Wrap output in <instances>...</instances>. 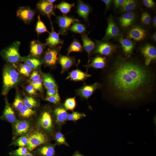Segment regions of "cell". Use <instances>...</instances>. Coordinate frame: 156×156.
I'll return each instance as SVG.
<instances>
[{"label":"cell","mask_w":156,"mask_h":156,"mask_svg":"<svg viewBox=\"0 0 156 156\" xmlns=\"http://www.w3.org/2000/svg\"><path fill=\"white\" fill-rule=\"evenodd\" d=\"M108 80L116 96L132 100L143 97L148 92L152 78L148 70L140 64L119 57L114 63Z\"/></svg>","instance_id":"obj_1"},{"label":"cell","mask_w":156,"mask_h":156,"mask_svg":"<svg viewBox=\"0 0 156 156\" xmlns=\"http://www.w3.org/2000/svg\"><path fill=\"white\" fill-rule=\"evenodd\" d=\"M3 86L2 94L6 95L9 90L19 84L22 78L13 64L9 63L4 66L3 74Z\"/></svg>","instance_id":"obj_2"},{"label":"cell","mask_w":156,"mask_h":156,"mask_svg":"<svg viewBox=\"0 0 156 156\" xmlns=\"http://www.w3.org/2000/svg\"><path fill=\"white\" fill-rule=\"evenodd\" d=\"M20 41H16L10 46L3 50L1 55L4 60L11 64H15L21 61L22 57L19 52Z\"/></svg>","instance_id":"obj_3"},{"label":"cell","mask_w":156,"mask_h":156,"mask_svg":"<svg viewBox=\"0 0 156 156\" xmlns=\"http://www.w3.org/2000/svg\"><path fill=\"white\" fill-rule=\"evenodd\" d=\"M49 139L47 135L43 132L36 131L28 136L27 148L30 151L38 146L47 143Z\"/></svg>","instance_id":"obj_4"},{"label":"cell","mask_w":156,"mask_h":156,"mask_svg":"<svg viewBox=\"0 0 156 156\" xmlns=\"http://www.w3.org/2000/svg\"><path fill=\"white\" fill-rule=\"evenodd\" d=\"M80 21L74 16L63 15L57 16L55 20L59 28V33L63 36L67 34L69 28L72 25Z\"/></svg>","instance_id":"obj_5"},{"label":"cell","mask_w":156,"mask_h":156,"mask_svg":"<svg viewBox=\"0 0 156 156\" xmlns=\"http://www.w3.org/2000/svg\"><path fill=\"white\" fill-rule=\"evenodd\" d=\"M107 20V26L103 40L107 41L112 38L119 39L122 38L121 34L111 14L109 15Z\"/></svg>","instance_id":"obj_6"},{"label":"cell","mask_w":156,"mask_h":156,"mask_svg":"<svg viewBox=\"0 0 156 156\" xmlns=\"http://www.w3.org/2000/svg\"><path fill=\"white\" fill-rule=\"evenodd\" d=\"M95 46L93 53H99L108 56L112 53L116 49L115 46L106 41H95Z\"/></svg>","instance_id":"obj_7"},{"label":"cell","mask_w":156,"mask_h":156,"mask_svg":"<svg viewBox=\"0 0 156 156\" xmlns=\"http://www.w3.org/2000/svg\"><path fill=\"white\" fill-rule=\"evenodd\" d=\"M62 48V45H60L55 47L48 48L44 53L43 62L49 66L55 65L57 61V55Z\"/></svg>","instance_id":"obj_8"},{"label":"cell","mask_w":156,"mask_h":156,"mask_svg":"<svg viewBox=\"0 0 156 156\" xmlns=\"http://www.w3.org/2000/svg\"><path fill=\"white\" fill-rule=\"evenodd\" d=\"M38 124L42 129L47 132H51L53 130V118L48 111H44L42 113L38 119Z\"/></svg>","instance_id":"obj_9"},{"label":"cell","mask_w":156,"mask_h":156,"mask_svg":"<svg viewBox=\"0 0 156 156\" xmlns=\"http://www.w3.org/2000/svg\"><path fill=\"white\" fill-rule=\"evenodd\" d=\"M36 8L41 14L47 16L49 19L51 15H55L53 4L49 3L47 0L39 1L37 4Z\"/></svg>","instance_id":"obj_10"},{"label":"cell","mask_w":156,"mask_h":156,"mask_svg":"<svg viewBox=\"0 0 156 156\" xmlns=\"http://www.w3.org/2000/svg\"><path fill=\"white\" fill-rule=\"evenodd\" d=\"M35 12L28 6L19 7L16 12L17 16L26 24H29L33 20Z\"/></svg>","instance_id":"obj_11"},{"label":"cell","mask_w":156,"mask_h":156,"mask_svg":"<svg viewBox=\"0 0 156 156\" xmlns=\"http://www.w3.org/2000/svg\"><path fill=\"white\" fill-rule=\"evenodd\" d=\"M50 20L51 30L49 33V35L44 44L46 47L48 46L50 48L55 47L59 46L62 45L64 43V41L60 38L59 36L60 34L57 33L54 30L53 23L51 19Z\"/></svg>","instance_id":"obj_12"},{"label":"cell","mask_w":156,"mask_h":156,"mask_svg":"<svg viewBox=\"0 0 156 156\" xmlns=\"http://www.w3.org/2000/svg\"><path fill=\"white\" fill-rule=\"evenodd\" d=\"M141 52L145 59V64L148 66L152 60L156 58V49L154 46L147 44L141 49Z\"/></svg>","instance_id":"obj_13"},{"label":"cell","mask_w":156,"mask_h":156,"mask_svg":"<svg viewBox=\"0 0 156 156\" xmlns=\"http://www.w3.org/2000/svg\"><path fill=\"white\" fill-rule=\"evenodd\" d=\"M55 121L59 128L66 122L68 114L66 109L62 106L55 108L54 111Z\"/></svg>","instance_id":"obj_14"},{"label":"cell","mask_w":156,"mask_h":156,"mask_svg":"<svg viewBox=\"0 0 156 156\" xmlns=\"http://www.w3.org/2000/svg\"><path fill=\"white\" fill-rule=\"evenodd\" d=\"M91 10V8L88 4L81 0L77 1L76 12L87 23L88 22V16Z\"/></svg>","instance_id":"obj_15"},{"label":"cell","mask_w":156,"mask_h":156,"mask_svg":"<svg viewBox=\"0 0 156 156\" xmlns=\"http://www.w3.org/2000/svg\"><path fill=\"white\" fill-rule=\"evenodd\" d=\"M5 105L0 119L12 123L16 121V117L13 110L10 106L7 98L5 99Z\"/></svg>","instance_id":"obj_16"},{"label":"cell","mask_w":156,"mask_h":156,"mask_svg":"<svg viewBox=\"0 0 156 156\" xmlns=\"http://www.w3.org/2000/svg\"><path fill=\"white\" fill-rule=\"evenodd\" d=\"M29 122L26 120L16 121L14 124V132L16 136L24 135L27 133L30 128Z\"/></svg>","instance_id":"obj_17"},{"label":"cell","mask_w":156,"mask_h":156,"mask_svg":"<svg viewBox=\"0 0 156 156\" xmlns=\"http://www.w3.org/2000/svg\"><path fill=\"white\" fill-rule=\"evenodd\" d=\"M146 35V31L142 27L136 26L132 27L129 31L128 37L136 41L143 40Z\"/></svg>","instance_id":"obj_18"},{"label":"cell","mask_w":156,"mask_h":156,"mask_svg":"<svg viewBox=\"0 0 156 156\" xmlns=\"http://www.w3.org/2000/svg\"><path fill=\"white\" fill-rule=\"evenodd\" d=\"M99 84L97 83L92 85H85L78 90L77 92L81 97L87 99L92 95L99 87Z\"/></svg>","instance_id":"obj_19"},{"label":"cell","mask_w":156,"mask_h":156,"mask_svg":"<svg viewBox=\"0 0 156 156\" xmlns=\"http://www.w3.org/2000/svg\"><path fill=\"white\" fill-rule=\"evenodd\" d=\"M45 47L44 44L39 40L31 41L30 44V55L39 57L42 54Z\"/></svg>","instance_id":"obj_20"},{"label":"cell","mask_w":156,"mask_h":156,"mask_svg":"<svg viewBox=\"0 0 156 156\" xmlns=\"http://www.w3.org/2000/svg\"><path fill=\"white\" fill-rule=\"evenodd\" d=\"M135 18V15L133 12H125L119 19L121 26L125 29L129 28L133 23Z\"/></svg>","instance_id":"obj_21"},{"label":"cell","mask_w":156,"mask_h":156,"mask_svg":"<svg viewBox=\"0 0 156 156\" xmlns=\"http://www.w3.org/2000/svg\"><path fill=\"white\" fill-rule=\"evenodd\" d=\"M21 61L24 62L32 70H36L39 68L43 63V61L39 57L31 55L22 57Z\"/></svg>","instance_id":"obj_22"},{"label":"cell","mask_w":156,"mask_h":156,"mask_svg":"<svg viewBox=\"0 0 156 156\" xmlns=\"http://www.w3.org/2000/svg\"><path fill=\"white\" fill-rule=\"evenodd\" d=\"M57 61L61 66L62 73H63L75 64V59L73 57L59 55Z\"/></svg>","instance_id":"obj_23"},{"label":"cell","mask_w":156,"mask_h":156,"mask_svg":"<svg viewBox=\"0 0 156 156\" xmlns=\"http://www.w3.org/2000/svg\"><path fill=\"white\" fill-rule=\"evenodd\" d=\"M81 39L83 42V48L88 53L89 59L91 53L94 50L95 45V42L89 38L86 33L81 34Z\"/></svg>","instance_id":"obj_24"},{"label":"cell","mask_w":156,"mask_h":156,"mask_svg":"<svg viewBox=\"0 0 156 156\" xmlns=\"http://www.w3.org/2000/svg\"><path fill=\"white\" fill-rule=\"evenodd\" d=\"M91 75L83 72L79 69L74 70L70 73L66 79L75 81H83Z\"/></svg>","instance_id":"obj_25"},{"label":"cell","mask_w":156,"mask_h":156,"mask_svg":"<svg viewBox=\"0 0 156 156\" xmlns=\"http://www.w3.org/2000/svg\"><path fill=\"white\" fill-rule=\"evenodd\" d=\"M119 41L122 46L124 53L126 56H129L132 53L135 44L133 42L127 39L122 38L119 39Z\"/></svg>","instance_id":"obj_26"},{"label":"cell","mask_w":156,"mask_h":156,"mask_svg":"<svg viewBox=\"0 0 156 156\" xmlns=\"http://www.w3.org/2000/svg\"><path fill=\"white\" fill-rule=\"evenodd\" d=\"M55 145L45 144L42 146L38 150V153L41 156H54L55 154Z\"/></svg>","instance_id":"obj_27"},{"label":"cell","mask_w":156,"mask_h":156,"mask_svg":"<svg viewBox=\"0 0 156 156\" xmlns=\"http://www.w3.org/2000/svg\"><path fill=\"white\" fill-rule=\"evenodd\" d=\"M42 83L47 89L50 88H57L55 82L50 75L42 73Z\"/></svg>","instance_id":"obj_28"},{"label":"cell","mask_w":156,"mask_h":156,"mask_svg":"<svg viewBox=\"0 0 156 156\" xmlns=\"http://www.w3.org/2000/svg\"><path fill=\"white\" fill-rule=\"evenodd\" d=\"M105 64L106 58L97 56L93 59L91 63L86 66L88 68L91 67L97 69H101L105 66Z\"/></svg>","instance_id":"obj_29"},{"label":"cell","mask_w":156,"mask_h":156,"mask_svg":"<svg viewBox=\"0 0 156 156\" xmlns=\"http://www.w3.org/2000/svg\"><path fill=\"white\" fill-rule=\"evenodd\" d=\"M75 3L70 4L65 1H62L58 4L54 5V8L60 10L63 15H66L70 12L71 8L74 7Z\"/></svg>","instance_id":"obj_30"},{"label":"cell","mask_w":156,"mask_h":156,"mask_svg":"<svg viewBox=\"0 0 156 156\" xmlns=\"http://www.w3.org/2000/svg\"><path fill=\"white\" fill-rule=\"evenodd\" d=\"M137 4L136 1L134 0H126L122 6L119 9L120 12H131L136 8Z\"/></svg>","instance_id":"obj_31"},{"label":"cell","mask_w":156,"mask_h":156,"mask_svg":"<svg viewBox=\"0 0 156 156\" xmlns=\"http://www.w3.org/2000/svg\"><path fill=\"white\" fill-rule=\"evenodd\" d=\"M83 49L82 46L79 41L74 38L73 40L71 42L67 49V55H68L72 52H81Z\"/></svg>","instance_id":"obj_32"},{"label":"cell","mask_w":156,"mask_h":156,"mask_svg":"<svg viewBox=\"0 0 156 156\" xmlns=\"http://www.w3.org/2000/svg\"><path fill=\"white\" fill-rule=\"evenodd\" d=\"M69 30L71 32L81 34H85L86 32V26L79 22H76L71 25Z\"/></svg>","instance_id":"obj_33"},{"label":"cell","mask_w":156,"mask_h":156,"mask_svg":"<svg viewBox=\"0 0 156 156\" xmlns=\"http://www.w3.org/2000/svg\"><path fill=\"white\" fill-rule=\"evenodd\" d=\"M35 30L38 36L44 32H47L49 33H50L43 22L41 20L39 15L38 16V20L36 26Z\"/></svg>","instance_id":"obj_34"},{"label":"cell","mask_w":156,"mask_h":156,"mask_svg":"<svg viewBox=\"0 0 156 156\" xmlns=\"http://www.w3.org/2000/svg\"><path fill=\"white\" fill-rule=\"evenodd\" d=\"M54 138L56 144L58 145H64L69 146V144L66 141L64 135L60 130L55 133Z\"/></svg>","instance_id":"obj_35"},{"label":"cell","mask_w":156,"mask_h":156,"mask_svg":"<svg viewBox=\"0 0 156 156\" xmlns=\"http://www.w3.org/2000/svg\"><path fill=\"white\" fill-rule=\"evenodd\" d=\"M86 116V114L83 113L77 112H73L71 114H68L67 117V120L75 122L77 120L84 118Z\"/></svg>","instance_id":"obj_36"},{"label":"cell","mask_w":156,"mask_h":156,"mask_svg":"<svg viewBox=\"0 0 156 156\" xmlns=\"http://www.w3.org/2000/svg\"><path fill=\"white\" fill-rule=\"evenodd\" d=\"M21 116L24 118H29L34 116L35 112L32 109L29 108L24 105L19 110Z\"/></svg>","instance_id":"obj_37"},{"label":"cell","mask_w":156,"mask_h":156,"mask_svg":"<svg viewBox=\"0 0 156 156\" xmlns=\"http://www.w3.org/2000/svg\"><path fill=\"white\" fill-rule=\"evenodd\" d=\"M64 107L66 110L73 111L76 106V102L75 97L69 98L65 101Z\"/></svg>","instance_id":"obj_38"},{"label":"cell","mask_w":156,"mask_h":156,"mask_svg":"<svg viewBox=\"0 0 156 156\" xmlns=\"http://www.w3.org/2000/svg\"><path fill=\"white\" fill-rule=\"evenodd\" d=\"M18 69L20 73L26 77H29L33 70L25 63L21 64L18 66Z\"/></svg>","instance_id":"obj_39"},{"label":"cell","mask_w":156,"mask_h":156,"mask_svg":"<svg viewBox=\"0 0 156 156\" xmlns=\"http://www.w3.org/2000/svg\"><path fill=\"white\" fill-rule=\"evenodd\" d=\"M23 101L24 105L29 108L35 107L37 105L35 99L31 96H26Z\"/></svg>","instance_id":"obj_40"},{"label":"cell","mask_w":156,"mask_h":156,"mask_svg":"<svg viewBox=\"0 0 156 156\" xmlns=\"http://www.w3.org/2000/svg\"><path fill=\"white\" fill-rule=\"evenodd\" d=\"M28 138L27 135H22L16 140L13 143V144L19 147L25 146L27 144Z\"/></svg>","instance_id":"obj_41"},{"label":"cell","mask_w":156,"mask_h":156,"mask_svg":"<svg viewBox=\"0 0 156 156\" xmlns=\"http://www.w3.org/2000/svg\"><path fill=\"white\" fill-rule=\"evenodd\" d=\"M28 152V150L25 146L19 147L17 149L10 153L9 156H22Z\"/></svg>","instance_id":"obj_42"},{"label":"cell","mask_w":156,"mask_h":156,"mask_svg":"<svg viewBox=\"0 0 156 156\" xmlns=\"http://www.w3.org/2000/svg\"><path fill=\"white\" fill-rule=\"evenodd\" d=\"M24 105L23 100L20 96L17 94L13 103L14 107L17 110L19 111Z\"/></svg>","instance_id":"obj_43"},{"label":"cell","mask_w":156,"mask_h":156,"mask_svg":"<svg viewBox=\"0 0 156 156\" xmlns=\"http://www.w3.org/2000/svg\"><path fill=\"white\" fill-rule=\"evenodd\" d=\"M30 84L32 85L35 89L39 92H41L42 90V79L40 78L39 79L31 81Z\"/></svg>","instance_id":"obj_44"},{"label":"cell","mask_w":156,"mask_h":156,"mask_svg":"<svg viewBox=\"0 0 156 156\" xmlns=\"http://www.w3.org/2000/svg\"><path fill=\"white\" fill-rule=\"evenodd\" d=\"M45 100L53 104L59 103L60 101V98L58 93L50 96H47L45 99Z\"/></svg>","instance_id":"obj_45"},{"label":"cell","mask_w":156,"mask_h":156,"mask_svg":"<svg viewBox=\"0 0 156 156\" xmlns=\"http://www.w3.org/2000/svg\"><path fill=\"white\" fill-rule=\"evenodd\" d=\"M141 19V22L144 24L148 25L151 23V18L149 14L145 12L142 13Z\"/></svg>","instance_id":"obj_46"},{"label":"cell","mask_w":156,"mask_h":156,"mask_svg":"<svg viewBox=\"0 0 156 156\" xmlns=\"http://www.w3.org/2000/svg\"><path fill=\"white\" fill-rule=\"evenodd\" d=\"M26 90L27 92L31 95H36L37 94L36 90L31 85H28L26 88Z\"/></svg>","instance_id":"obj_47"},{"label":"cell","mask_w":156,"mask_h":156,"mask_svg":"<svg viewBox=\"0 0 156 156\" xmlns=\"http://www.w3.org/2000/svg\"><path fill=\"white\" fill-rule=\"evenodd\" d=\"M126 0H115L114 1V6L116 9L120 8L123 5Z\"/></svg>","instance_id":"obj_48"},{"label":"cell","mask_w":156,"mask_h":156,"mask_svg":"<svg viewBox=\"0 0 156 156\" xmlns=\"http://www.w3.org/2000/svg\"><path fill=\"white\" fill-rule=\"evenodd\" d=\"M142 2L143 5L148 8H152L155 5V3L152 0H144Z\"/></svg>","instance_id":"obj_49"},{"label":"cell","mask_w":156,"mask_h":156,"mask_svg":"<svg viewBox=\"0 0 156 156\" xmlns=\"http://www.w3.org/2000/svg\"><path fill=\"white\" fill-rule=\"evenodd\" d=\"M40 78V75L37 71H34L31 74L30 77V79L31 81L37 80Z\"/></svg>","instance_id":"obj_50"},{"label":"cell","mask_w":156,"mask_h":156,"mask_svg":"<svg viewBox=\"0 0 156 156\" xmlns=\"http://www.w3.org/2000/svg\"><path fill=\"white\" fill-rule=\"evenodd\" d=\"M58 93L57 88H50L47 89V96H53Z\"/></svg>","instance_id":"obj_51"},{"label":"cell","mask_w":156,"mask_h":156,"mask_svg":"<svg viewBox=\"0 0 156 156\" xmlns=\"http://www.w3.org/2000/svg\"><path fill=\"white\" fill-rule=\"evenodd\" d=\"M101 1L104 2L106 5V9L105 12V14L109 8L112 1L111 0H102Z\"/></svg>","instance_id":"obj_52"},{"label":"cell","mask_w":156,"mask_h":156,"mask_svg":"<svg viewBox=\"0 0 156 156\" xmlns=\"http://www.w3.org/2000/svg\"><path fill=\"white\" fill-rule=\"evenodd\" d=\"M72 156H84L78 152L75 153Z\"/></svg>","instance_id":"obj_53"},{"label":"cell","mask_w":156,"mask_h":156,"mask_svg":"<svg viewBox=\"0 0 156 156\" xmlns=\"http://www.w3.org/2000/svg\"><path fill=\"white\" fill-rule=\"evenodd\" d=\"M22 156H34V155L32 153L28 152L25 155Z\"/></svg>","instance_id":"obj_54"},{"label":"cell","mask_w":156,"mask_h":156,"mask_svg":"<svg viewBox=\"0 0 156 156\" xmlns=\"http://www.w3.org/2000/svg\"><path fill=\"white\" fill-rule=\"evenodd\" d=\"M153 24L154 26L156 27V16H155L153 19Z\"/></svg>","instance_id":"obj_55"},{"label":"cell","mask_w":156,"mask_h":156,"mask_svg":"<svg viewBox=\"0 0 156 156\" xmlns=\"http://www.w3.org/2000/svg\"><path fill=\"white\" fill-rule=\"evenodd\" d=\"M153 40L155 41H156V32L154 33V34L153 35Z\"/></svg>","instance_id":"obj_56"},{"label":"cell","mask_w":156,"mask_h":156,"mask_svg":"<svg viewBox=\"0 0 156 156\" xmlns=\"http://www.w3.org/2000/svg\"><path fill=\"white\" fill-rule=\"evenodd\" d=\"M47 1L49 2V3L53 4V3L55 2V1H56V0H47Z\"/></svg>","instance_id":"obj_57"}]
</instances>
